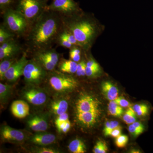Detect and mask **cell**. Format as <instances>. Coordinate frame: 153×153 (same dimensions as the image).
Returning <instances> with one entry per match:
<instances>
[{"label":"cell","mask_w":153,"mask_h":153,"mask_svg":"<svg viewBox=\"0 0 153 153\" xmlns=\"http://www.w3.org/2000/svg\"><path fill=\"white\" fill-rule=\"evenodd\" d=\"M121 127H117L116 128H114L112 131L111 132L110 134L111 136L114 138H117V137L120 136L121 135Z\"/></svg>","instance_id":"41"},{"label":"cell","mask_w":153,"mask_h":153,"mask_svg":"<svg viewBox=\"0 0 153 153\" xmlns=\"http://www.w3.org/2000/svg\"><path fill=\"white\" fill-rule=\"evenodd\" d=\"M36 153H58L59 152L55 149L49 148H41L36 151Z\"/></svg>","instance_id":"40"},{"label":"cell","mask_w":153,"mask_h":153,"mask_svg":"<svg viewBox=\"0 0 153 153\" xmlns=\"http://www.w3.org/2000/svg\"><path fill=\"white\" fill-rule=\"evenodd\" d=\"M68 118L69 117H68V114L66 112L58 115V117L57 118L55 121V124L56 127L59 125L60 124L69 120Z\"/></svg>","instance_id":"36"},{"label":"cell","mask_w":153,"mask_h":153,"mask_svg":"<svg viewBox=\"0 0 153 153\" xmlns=\"http://www.w3.org/2000/svg\"><path fill=\"white\" fill-rule=\"evenodd\" d=\"M56 43H57L59 46L69 49H71L74 46L60 33L57 38Z\"/></svg>","instance_id":"32"},{"label":"cell","mask_w":153,"mask_h":153,"mask_svg":"<svg viewBox=\"0 0 153 153\" xmlns=\"http://www.w3.org/2000/svg\"><path fill=\"white\" fill-rule=\"evenodd\" d=\"M1 134L3 140L11 142H22L25 139L23 132L8 126H4L1 128Z\"/></svg>","instance_id":"12"},{"label":"cell","mask_w":153,"mask_h":153,"mask_svg":"<svg viewBox=\"0 0 153 153\" xmlns=\"http://www.w3.org/2000/svg\"><path fill=\"white\" fill-rule=\"evenodd\" d=\"M82 48L79 46H74L69 51L70 59L76 63H79L81 60Z\"/></svg>","instance_id":"28"},{"label":"cell","mask_w":153,"mask_h":153,"mask_svg":"<svg viewBox=\"0 0 153 153\" xmlns=\"http://www.w3.org/2000/svg\"><path fill=\"white\" fill-rule=\"evenodd\" d=\"M128 130L130 133L135 137L138 136L141 134L143 133L142 132L140 131L137 128L134 126L132 124H131L129 126Z\"/></svg>","instance_id":"39"},{"label":"cell","mask_w":153,"mask_h":153,"mask_svg":"<svg viewBox=\"0 0 153 153\" xmlns=\"http://www.w3.org/2000/svg\"><path fill=\"white\" fill-rule=\"evenodd\" d=\"M86 66L90 67H100L98 63L91 58L86 62Z\"/></svg>","instance_id":"42"},{"label":"cell","mask_w":153,"mask_h":153,"mask_svg":"<svg viewBox=\"0 0 153 153\" xmlns=\"http://www.w3.org/2000/svg\"><path fill=\"white\" fill-rule=\"evenodd\" d=\"M128 138L126 135H120V136L116 138L115 144L117 147L123 148L125 147L128 142Z\"/></svg>","instance_id":"34"},{"label":"cell","mask_w":153,"mask_h":153,"mask_svg":"<svg viewBox=\"0 0 153 153\" xmlns=\"http://www.w3.org/2000/svg\"><path fill=\"white\" fill-rule=\"evenodd\" d=\"M34 54L47 59L52 62L56 66H57L60 61L61 56L60 53H58L56 49L52 48L36 51L34 52Z\"/></svg>","instance_id":"17"},{"label":"cell","mask_w":153,"mask_h":153,"mask_svg":"<svg viewBox=\"0 0 153 153\" xmlns=\"http://www.w3.org/2000/svg\"><path fill=\"white\" fill-rule=\"evenodd\" d=\"M100 114L99 109L88 112H76V118L79 123L90 127L97 122Z\"/></svg>","instance_id":"13"},{"label":"cell","mask_w":153,"mask_h":153,"mask_svg":"<svg viewBox=\"0 0 153 153\" xmlns=\"http://www.w3.org/2000/svg\"><path fill=\"white\" fill-rule=\"evenodd\" d=\"M17 60L16 57H15L7 58L1 60L0 63V79L1 80L5 79V75L6 72Z\"/></svg>","instance_id":"22"},{"label":"cell","mask_w":153,"mask_h":153,"mask_svg":"<svg viewBox=\"0 0 153 153\" xmlns=\"http://www.w3.org/2000/svg\"><path fill=\"white\" fill-rule=\"evenodd\" d=\"M99 103L96 99L91 96H81L75 103L76 112H88L99 109Z\"/></svg>","instance_id":"11"},{"label":"cell","mask_w":153,"mask_h":153,"mask_svg":"<svg viewBox=\"0 0 153 153\" xmlns=\"http://www.w3.org/2000/svg\"><path fill=\"white\" fill-rule=\"evenodd\" d=\"M86 62L84 60H81L78 63L76 74L78 76H86Z\"/></svg>","instance_id":"33"},{"label":"cell","mask_w":153,"mask_h":153,"mask_svg":"<svg viewBox=\"0 0 153 153\" xmlns=\"http://www.w3.org/2000/svg\"><path fill=\"white\" fill-rule=\"evenodd\" d=\"M119 126V123L117 121H107L105 123L103 132L105 136H110L111 133L117 127Z\"/></svg>","instance_id":"29"},{"label":"cell","mask_w":153,"mask_h":153,"mask_svg":"<svg viewBox=\"0 0 153 153\" xmlns=\"http://www.w3.org/2000/svg\"><path fill=\"white\" fill-rule=\"evenodd\" d=\"M48 0H18L16 10L33 24L47 8Z\"/></svg>","instance_id":"4"},{"label":"cell","mask_w":153,"mask_h":153,"mask_svg":"<svg viewBox=\"0 0 153 153\" xmlns=\"http://www.w3.org/2000/svg\"><path fill=\"white\" fill-rule=\"evenodd\" d=\"M70 128H71V123H70V121L68 120L66 122L65 126L62 129V132L64 133H66L69 131Z\"/></svg>","instance_id":"44"},{"label":"cell","mask_w":153,"mask_h":153,"mask_svg":"<svg viewBox=\"0 0 153 153\" xmlns=\"http://www.w3.org/2000/svg\"><path fill=\"white\" fill-rule=\"evenodd\" d=\"M13 0H0V9L2 13L10 7Z\"/></svg>","instance_id":"38"},{"label":"cell","mask_w":153,"mask_h":153,"mask_svg":"<svg viewBox=\"0 0 153 153\" xmlns=\"http://www.w3.org/2000/svg\"><path fill=\"white\" fill-rule=\"evenodd\" d=\"M100 70V67H90L86 66L85 70L86 76L88 77L95 76L99 73Z\"/></svg>","instance_id":"35"},{"label":"cell","mask_w":153,"mask_h":153,"mask_svg":"<svg viewBox=\"0 0 153 153\" xmlns=\"http://www.w3.org/2000/svg\"><path fill=\"white\" fill-rule=\"evenodd\" d=\"M47 71L38 61L34 59L29 60L25 66L23 76L25 82L29 85H39L47 78Z\"/></svg>","instance_id":"6"},{"label":"cell","mask_w":153,"mask_h":153,"mask_svg":"<svg viewBox=\"0 0 153 153\" xmlns=\"http://www.w3.org/2000/svg\"><path fill=\"white\" fill-rule=\"evenodd\" d=\"M27 52H24L22 57L11 66L5 75V79L10 82H16L23 75L25 66L28 63Z\"/></svg>","instance_id":"8"},{"label":"cell","mask_w":153,"mask_h":153,"mask_svg":"<svg viewBox=\"0 0 153 153\" xmlns=\"http://www.w3.org/2000/svg\"><path fill=\"white\" fill-rule=\"evenodd\" d=\"M62 17L63 27L74 35L82 50L91 49L101 32V27L94 17L83 11Z\"/></svg>","instance_id":"2"},{"label":"cell","mask_w":153,"mask_h":153,"mask_svg":"<svg viewBox=\"0 0 153 153\" xmlns=\"http://www.w3.org/2000/svg\"><path fill=\"white\" fill-rule=\"evenodd\" d=\"M102 93L110 101L114 100L118 97L119 90L111 82L105 81L102 84Z\"/></svg>","instance_id":"19"},{"label":"cell","mask_w":153,"mask_h":153,"mask_svg":"<svg viewBox=\"0 0 153 153\" xmlns=\"http://www.w3.org/2000/svg\"><path fill=\"white\" fill-rule=\"evenodd\" d=\"M63 28L60 14L47 9L31 25L25 36L28 49L35 52L52 48Z\"/></svg>","instance_id":"1"},{"label":"cell","mask_w":153,"mask_h":153,"mask_svg":"<svg viewBox=\"0 0 153 153\" xmlns=\"http://www.w3.org/2000/svg\"><path fill=\"white\" fill-rule=\"evenodd\" d=\"M2 13V24L16 37L25 36L30 28V25L25 17L16 9H7Z\"/></svg>","instance_id":"3"},{"label":"cell","mask_w":153,"mask_h":153,"mask_svg":"<svg viewBox=\"0 0 153 153\" xmlns=\"http://www.w3.org/2000/svg\"><path fill=\"white\" fill-rule=\"evenodd\" d=\"M56 137L55 135L48 133H40L35 134L31 137V142L39 146H46L55 142Z\"/></svg>","instance_id":"16"},{"label":"cell","mask_w":153,"mask_h":153,"mask_svg":"<svg viewBox=\"0 0 153 153\" xmlns=\"http://www.w3.org/2000/svg\"><path fill=\"white\" fill-rule=\"evenodd\" d=\"M78 63L73 60L62 59L58 63V68L59 71L67 74H73L76 73Z\"/></svg>","instance_id":"18"},{"label":"cell","mask_w":153,"mask_h":153,"mask_svg":"<svg viewBox=\"0 0 153 153\" xmlns=\"http://www.w3.org/2000/svg\"><path fill=\"white\" fill-rule=\"evenodd\" d=\"M12 86L0 83V100L1 102H5L11 94Z\"/></svg>","instance_id":"26"},{"label":"cell","mask_w":153,"mask_h":153,"mask_svg":"<svg viewBox=\"0 0 153 153\" xmlns=\"http://www.w3.org/2000/svg\"><path fill=\"white\" fill-rule=\"evenodd\" d=\"M114 101L122 107H130L131 104L127 100L123 97H117Z\"/></svg>","instance_id":"37"},{"label":"cell","mask_w":153,"mask_h":153,"mask_svg":"<svg viewBox=\"0 0 153 153\" xmlns=\"http://www.w3.org/2000/svg\"><path fill=\"white\" fill-rule=\"evenodd\" d=\"M52 112L59 115L66 112L68 108V102L66 100L60 99L52 102L50 105Z\"/></svg>","instance_id":"20"},{"label":"cell","mask_w":153,"mask_h":153,"mask_svg":"<svg viewBox=\"0 0 153 153\" xmlns=\"http://www.w3.org/2000/svg\"><path fill=\"white\" fill-rule=\"evenodd\" d=\"M136 115L132 108L130 107L125 113L123 119L127 124H131L136 121Z\"/></svg>","instance_id":"27"},{"label":"cell","mask_w":153,"mask_h":153,"mask_svg":"<svg viewBox=\"0 0 153 153\" xmlns=\"http://www.w3.org/2000/svg\"><path fill=\"white\" fill-rule=\"evenodd\" d=\"M108 111L110 114L117 117H121L123 114V108L114 100L110 101L108 105Z\"/></svg>","instance_id":"24"},{"label":"cell","mask_w":153,"mask_h":153,"mask_svg":"<svg viewBox=\"0 0 153 153\" xmlns=\"http://www.w3.org/2000/svg\"><path fill=\"white\" fill-rule=\"evenodd\" d=\"M137 115L139 117H146L149 114L151 107L146 103L135 105L132 107Z\"/></svg>","instance_id":"23"},{"label":"cell","mask_w":153,"mask_h":153,"mask_svg":"<svg viewBox=\"0 0 153 153\" xmlns=\"http://www.w3.org/2000/svg\"><path fill=\"white\" fill-rule=\"evenodd\" d=\"M108 148L105 142L100 140L97 142L93 149L94 153H105L107 152Z\"/></svg>","instance_id":"30"},{"label":"cell","mask_w":153,"mask_h":153,"mask_svg":"<svg viewBox=\"0 0 153 153\" xmlns=\"http://www.w3.org/2000/svg\"><path fill=\"white\" fill-rule=\"evenodd\" d=\"M23 96L25 99L35 105H43L48 99L47 93L42 89L36 88L26 89L23 93Z\"/></svg>","instance_id":"10"},{"label":"cell","mask_w":153,"mask_h":153,"mask_svg":"<svg viewBox=\"0 0 153 153\" xmlns=\"http://www.w3.org/2000/svg\"><path fill=\"white\" fill-rule=\"evenodd\" d=\"M23 48L16 39H11L0 44V60L16 57L22 52Z\"/></svg>","instance_id":"9"},{"label":"cell","mask_w":153,"mask_h":153,"mask_svg":"<svg viewBox=\"0 0 153 153\" xmlns=\"http://www.w3.org/2000/svg\"><path fill=\"white\" fill-rule=\"evenodd\" d=\"M16 36L1 24L0 25V44L16 38Z\"/></svg>","instance_id":"25"},{"label":"cell","mask_w":153,"mask_h":153,"mask_svg":"<svg viewBox=\"0 0 153 153\" xmlns=\"http://www.w3.org/2000/svg\"><path fill=\"white\" fill-rule=\"evenodd\" d=\"M60 34L63 37L66 38L70 43L73 44L74 46H79L78 42L76 40V38H75L74 35L68 31V30L64 29L63 27V30L60 32Z\"/></svg>","instance_id":"31"},{"label":"cell","mask_w":153,"mask_h":153,"mask_svg":"<svg viewBox=\"0 0 153 153\" xmlns=\"http://www.w3.org/2000/svg\"><path fill=\"white\" fill-rule=\"evenodd\" d=\"M11 110L13 114L18 118H24L30 114V106L23 100L14 101L11 105Z\"/></svg>","instance_id":"15"},{"label":"cell","mask_w":153,"mask_h":153,"mask_svg":"<svg viewBox=\"0 0 153 153\" xmlns=\"http://www.w3.org/2000/svg\"><path fill=\"white\" fill-rule=\"evenodd\" d=\"M69 151L73 153H84L86 148L84 143L79 139H75L71 141L68 146Z\"/></svg>","instance_id":"21"},{"label":"cell","mask_w":153,"mask_h":153,"mask_svg":"<svg viewBox=\"0 0 153 153\" xmlns=\"http://www.w3.org/2000/svg\"><path fill=\"white\" fill-rule=\"evenodd\" d=\"M49 72L47 79L49 85L56 92L61 93L70 92L78 86V81L71 74L55 70Z\"/></svg>","instance_id":"5"},{"label":"cell","mask_w":153,"mask_h":153,"mask_svg":"<svg viewBox=\"0 0 153 153\" xmlns=\"http://www.w3.org/2000/svg\"><path fill=\"white\" fill-rule=\"evenodd\" d=\"M27 124L32 130L38 132L45 131L48 128L47 119L41 115H36L30 118L28 120Z\"/></svg>","instance_id":"14"},{"label":"cell","mask_w":153,"mask_h":153,"mask_svg":"<svg viewBox=\"0 0 153 153\" xmlns=\"http://www.w3.org/2000/svg\"><path fill=\"white\" fill-rule=\"evenodd\" d=\"M47 9L57 12L63 17L68 16L82 11L74 0H53L48 5Z\"/></svg>","instance_id":"7"},{"label":"cell","mask_w":153,"mask_h":153,"mask_svg":"<svg viewBox=\"0 0 153 153\" xmlns=\"http://www.w3.org/2000/svg\"><path fill=\"white\" fill-rule=\"evenodd\" d=\"M132 124L136 128H137L139 130L142 132L143 133L145 131V126H144V125L143 124L141 123L140 122L135 121V122H134V123H133Z\"/></svg>","instance_id":"43"}]
</instances>
